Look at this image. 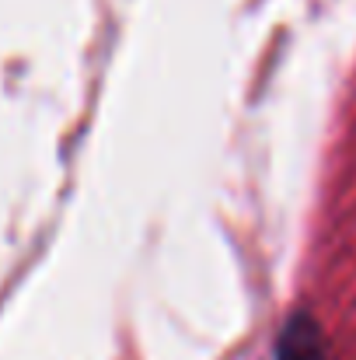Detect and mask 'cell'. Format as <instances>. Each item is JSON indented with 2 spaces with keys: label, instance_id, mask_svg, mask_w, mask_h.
Returning <instances> with one entry per match:
<instances>
[{
  "label": "cell",
  "instance_id": "1",
  "mask_svg": "<svg viewBox=\"0 0 356 360\" xmlns=\"http://www.w3.org/2000/svg\"><path fill=\"white\" fill-rule=\"evenodd\" d=\"M276 360H322V336H318V326L304 315L290 319L283 336H279V347H276Z\"/></svg>",
  "mask_w": 356,
  "mask_h": 360
}]
</instances>
